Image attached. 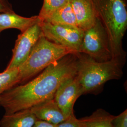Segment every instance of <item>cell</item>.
<instances>
[{"instance_id":"obj_17","label":"cell","mask_w":127,"mask_h":127,"mask_svg":"<svg viewBox=\"0 0 127 127\" xmlns=\"http://www.w3.org/2000/svg\"><path fill=\"white\" fill-rule=\"evenodd\" d=\"M57 127H85L79 119L75 117L74 114L66 118L62 123L56 125Z\"/></svg>"},{"instance_id":"obj_2","label":"cell","mask_w":127,"mask_h":127,"mask_svg":"<svg viewBox=\"0 0 127 127\" xmlns=\"http://www.w3.org/2000/svg\"><path fill=\"white\" fill-rule=\"evenodd\" d=\"M77 79L83 94H97L104 84L110 80H118L123 76L125 58H114L98 62L89 56L78 53Z\"/></svg>"},{"instance_id":"obj_8","label":"cell","mask_w":127,"mask_h":127,"mask_svg":"<svg viewBox=\"0 0 127 127\" xmlns=\"http://www.w3.org/2000/svg\"><path fill=\"white\" fill-rule=\"evenodd\" d=\"M83 92L76 75L63 82L55 93L54 98L65 118L73 114V106Z\"/></svg>"},{"instance_id":"obj_14","label":"cell","mask_w":127,"mask_h":127,"mask_svg":"<svg viewBox=\"0 0 127 127\" xmlns=\"http://www.w3.org/2000/svg\"><path fill=\"white\" fill-rule=\"evenodd\" d=\"M114 116L104 109L99 108L91 115L79 120L85 127H113L112 121Z\"/></svg>"},{"instance_id":"obj_10","label":"cell","mask_w":127,"mask_h":127,"mask_svg":"<svg viewBox=\"0 0 127 127\" xmlns=\"http://www.w3.org/2000/svg\"><path fill=\"white\" fill-rule=\"evenodd\" d=\"M37 119L57 125L66 118L54 98L46 100L30 108Z\"/></svg>"},{"instance_id":"obj_11","label":"cell","mask_w":127,"mask_h":127,"mask_svg":"<svg viewBox=\"0 0 127 127\" xmlns=\"http://www.w3.org/2000/svg\"><path fill=\"white\" fill-rule=\"evenodd\" d=\"M38 16L26 18L12 13H0V32L3 30L14 28L25 32L28 28L38 22Z\"/></svg>"},{"instance_id":"obj_22","label":"cell","mask_w":127,"mask_h":127,"mask_svg":"<svg viewBox=\"0 0 127 127\" xmlns=\"http://www.w3.org/2000/svg\"></svg>"},{"instance_id":"obj_9","label":"cell","mask_w":127,"mask_h":127,"mask_svg":"<svg viewBox=\"0 0 127 127\" xmlns=\"http://www.w3.org/2000/svg\"><path fill=\"white\" fill-rule=\"evenodd\" d=\"M78 27L83 32L92 27L98 18L91 0H71Z\"/></svg>"},{"instance_id":"obj_7","label":"cell","mask_w":127,"mask_h":127,"mask_svg":"<svg viewBox=\"0 0 127 127\" xmlns=\"http://www.w3.org/2000/svg\"><path fill=\"white\" fill-rule=\"evenodd\" d=\"M39 22L18 35L12 50V58L5 70L18 68L27 60L32 48L42 34Z\"/></svg>"},{"instance_id":"obj_20","label":"cell","mask_w":127,"mask_h":127,"mask_svg":"<svg viewBox=\"0 0 127 127\" xmlns=\"http://www.w3.org/2000/svg\"><path fill=\"white\" fill-rule=\"evenodd\" d=\"M33 127H57V126L45 121L37 120Z\"/></svg>"},{"instance_id":"obj_21","label":"cell","mask_w":127,"mask_h":127,"mask_svg":"<svg viewBox=\"0 0 127 127\" xmlns=\"http://www.w3.org/2000/svg\"><path fill=\"white\" fill-rule=\"evenodd\" d=\"M125 0V1H127V0Z\"/></svg>"},{"instance_id":"obj_12","label":"cell","mask_w":127,"mask_h":127,"mask_svg":"<svg viewBox=\"0 0 127 127\" xmlns=\"http://www.w3.org/2000/svg\"><path fill=\"white\" fill-rule=\"evenodd\" d=\"M38 119L31 109H25L3 116L0 127H33Z\"/></svg>"},{"instance_id":"obj_16","label":"cell","mask_w":127,"mask_h":127,"mask_svg":"<svg viewBox=\"0 0 127 127\" xmlns=\"http://www.w3.org/2000/svg\"><path fill=\"white\" fill-rule=\"evenodd\" d=\"M70 1L71 0H43L42 6L38 15L39 21H44L52 12L66 4Z\"/></svg>"},{"instance_id":"obj_18","label":"cell","mask_w":127,"mask_h":127,"mask_svg":"<svg viewBox=\"0 0 127 127\" xmlns=\"http://www.w3.org/2000/svg\"><path fill=\"white\" fill-rule=\"evenodd\" d=\"M112 124L113 127H127V110L114 117Z\"/></svg>"},{"instance_id":"obj_1","label":"cell","mask_w":127,"mask_h":127,"mask_svg":"<svg viewBox=\"0 0 127 127\" xmlns=\"http://www.w3.org/2000/svg\"><path fill=\"white\" fill-rule=\"evenodd\" d=\"M77 53L67 55L45 68L37 77L0 95V106L9 114L54 98L61 84L77 74Z\"/></svg>"},{"instance_id":"obj_4","label":"cell","mask_w":127,"mask_h":127,"mask_svg":"<svg viewBox=\"0 0 127 127\" xmlns=\"http://www.w3.org/2000/svg\"><path fill=\"white\" fill-rule=\"evenodd\" d=\"M77 53L49 41L41 34L27 60L18 67L19 84H24L64 56Z\"/></svg>"},{"instance_id":"obj_3","label":"cell","mask_w":127,"mask_h":127,"mask_svg":"<svg viewBox=\"0 0 127 127\" xmlns=\"http://www.w3.org/2000/svg\"><path fill=\"white\" fill-rule=\"evenodd\" d=\"M97 17L107 32L113 58H125L123 38L127 28V1L125 0H91Z\"/></svg>"},{"instance_id":"obj_5","label":"cell","mask_w":127,"mask_h":127,"mask_svg":"<svg viewBox=\"0 0 127 127\" xmlns=\"http://www.w3.org/2000/svg\"><path fill=\"white\" fill-rule=\"evenodd\" d=\"M80 53L87 55L98 62L113 58L107 32L99 18L92 27L84 31Z\"/></svg>"},{"instance_id":"obj_15","label":"cell","mask_w":127,"mask_h":127,"mask_svg":"<svg viewBox=\"0 0 127 127\" xmlns=\"http://www.w3.org/2000/svg\"><path fill=\"white\" fill-rule=\"evenodd\" d=\"M19 82L18 68L5 70L3 72L0 73V95L19 84Z\"/></svg>"},{"instance_id":"obj_6","label":"cell","mask_w":127,"mask_h":127,"mask_svg":"<svg viewBox=\"0 0 127 127\" xmlns=\"http://www.w3.org/2000/svg\"><path fill=\"white\" fill-rule=\"evenodd\" d=\"M42 35L49 41L80 53L84 32L79 27L39 22Z\"/></svg>"},{"instance_id":"obj_19","label":"cell","mask_w":127,"mask_h":127,"mask_svg":"<svg viewBox=\"0 0 127 127\" xmlns=\"http://www.w3.org/2000/svg\"><path fill=\"white\" fill-rule=\"evenodd\" d=\"M14 12L12 5L9 0H0V13Z\"/></svg>"},{"instance_id":"obj_13","label":"cell","mask_w":127,"mask_h":127,"mask_svg":"<svg viewBox=\"0 0 127 127\" xmlns=\"http://www.w3.org/2000/svg\"><path fill=\"white\" fill-rule=\"evenodd\" d=\"M41 22H46L53 25L78 27L70 1L55 10L44 21Z\"/></svg>"}]
</instances>
